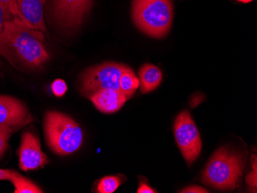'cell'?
<instances>
[{
	"mask_svg": "<svg viewBox=\"0 0 257 193\" xmlns=\"http://www.w3.org/2000/svg\"><path fill=\"white\" fill-rule=\"evenodd\" d=\"M119 91L123 93L127 99H131L136 90L140 86V80L134 74V71L131 68H127L126 70L122 73L119 78Z\"/></svg>",
	"mask_w": 257,
	"mask_h": 193,
	"instance_id": "4fadbf2b",
	"label": "cell"
},
{
	"mask_svg": "<svg viewBox=\"0 0 257 193\" xmlns=\"http://www.w3.org/2000/svg\"><path fill=\"white\" fill-rule=\"evenodd\" d=\"M0 55L21 71L40 69L50 59L43 32L18 20L6 22L0 34Z\"/></svg>",
	"mask_w": 257,
	"mask_h": 193,
	"instance_id": "6da1fadb",
	"label": "cell"
},
{
	"mask_svg": "<svg viewBox=\"0 0 257 193\" xmlns=\"http://www.w3.org/2000/svg\"><path fill=\"white\" fill-rule=\"evenodd\" d=\"M127 68L125 65L112 62L88 68L81 74L79 79L81 94L89 99L102 89L119 90V78Z\"/></svg>",
	"mask_w": 257,
	"mask_h": 193,
	"instance_id": "5b68a950",
	"label": "cell"
},
{
	"mask_svg": "<svg viewBox=\"0 0 257 193\" xmlns=\"http://www.w3.org/2000/svg\"><path fill=\"white\" fill-rule=\"evenodd\" d=\"M10 20V17H9L7 13L6 12V10H4V7L0 4V34L3 33L4 29V25H5L6 22L9 21Z\"/></svg>",
	"mask_w": 257,
	"mask_h": 193,
	"instance_id": "d6986e66",
	"label": "cell"
},
{
	"mask_svg": "<svg viewBox=\"0 0 257 193\" xmlns=\"http://www.w3.org/2000/svg\"><path fill=\"white\" fill-rule=\"evenodd\" d=\"M137 192L138 193H155L157 192L155 189L151 188L150 185H148L147 182L143 180H140V186H139L138 189H137Z\"/></svg>",
	"mask_w": 257,
	"mask_h": 193,
	"instance_id": "44dd1931",
	"label": "cell"
},
{
	"mask_svg": "<svg viewBox=\"0 0 257 193\" xmlns=\"http://www.w3.org/2000/svg\"><path fill=\"white\" fill-rule=\"evenodd\" d=\"M44 129L47 144L57 155H70L83 144V131L79 125L61 112H47L45 116Z\"/></svg>",
	"mask_w": 257,
	"mask_h": 193,
	"instance_id": "277c9868",
	"label": "cell"
},
{
	"mask_svg": "<svg viewBox=\"0 0 257 193\" xmlns=\"http://www.w3.org/2000/svg\"><path fill=\"white\" fill-rule=\"evenodd\" d=\"M89 99L98 110L111 114L119 111L128 99L117 89H102L92 95Z\"/></svg>",
	"mask_w": 257,
	"mask_h": 193,
	"instance_id": "8fae6325",
	"label": "cell"
},
{
	"mask_svg": "<svg viewBox=\"0 0 257 193\" xmlns=\"http://www.w3.org/2000/svg\"><path fill=\"white\" fill-rule=\"evenodd\" d=\"M180 192L183 193H207L208 191L205 189L203 187L196 186V185H193V186H189L187 188H184Z\"/></svg>",
	"mask_w": 257,
	"mask_h": 193,
	"instance_id": "7402d4cb",
	"label": "cell"
},
{
	"mask_svg": "<svg viewBox=\"0 0 257 193\" xmlns=\"http://www.w3.org/2000/svg\"><path fill=\"white\" fill-rule=\"evenodd\" d=\"M21 21L33 30L47 33L45 24L43 0H17Z\"/></svg>",
	"mask_w": 257,
	"mask_h": 193,
	"instance_id": "30bf717a",
	"label": "cell"
},
{
	"mask_svg": "<svg viewBox=\"0 0 257 193\" xmlns=\"http://www.w3.org/2000/svg\"><path fill=\"white\" fill-rule=\"evenodd\" d=\"M0 4L6 10L10 20H18L21 21L17 0H0Z\"/></svg>",
	"mask_w": 257,
	"mask_h": 193,
	"instance_id": "e0dca14e",
	"label": "cell"
},
{
	"mask_svg": "<svg viewBox=\"0 0 257 193\" xmlns=\"http://www.w3.org/2000/svg\"><path fill=\"white\" fill-rule=\"evenodd\" d=\"M13 170L0 169V180H10Z\"/></svg>",
	"mask_w": 257,
	"mask_h": 193,
	"instance_id": "603a6c76",
	"label": "cell"
},
{
	"mask_svg": "<svg viewBox=\"0 0 257 193\" xmlns=\"http://www.w3.org/2000/svg\"><path fill=\"white\" fill-rule=\"evenodd\" d=\"M238 2L242 3V4H249L252 2V0H237Z\"/></svg>",
	"mask_w": 257,
	"mask_h": 193,
	"instance_id": "cb8c5ba5",
	"label": "cell"
},
{
	"mask_svg": "<svg viewBox=\"0 0 257 193\" xmlns=\"http://www.w3.org/2000/svg\"><path fill=\"white\" fill-rule=\"evenodd\" d=\"M244 168L240 154L221 147L209 159L203 173V182L216 189L231 191L239 184Z\"/></svg>",
	"mask_w": 257,
	"mask_h": 193,
	"instance_id": "7a4b0ae2",
	"label": "cell"
},
{
	"mask_svg": "<svg viewBox=\"0 0 257 193\" xmlns=\"http://www.w3.org/2000/svg\"><path fill=\"white\" fill-rule=\"evenodd\" d=\"M122 184V178L119 176H106L102 178L97 185V191L99 193H112L117 190Z\"/></svg>",
	"mask_w": 257,
	"mask_h": 193,
	"instance_id": "9a60e30c",
	"label": "cell"
},
{
	"mask_svg": "<svg viewBox=\"0 0 257 193\" xmlns=\"http://www.w3.org/2000/svg\"><path fill=\"white\" fill-rule=\"evenodd\" d=\"M19 156L20 168L26 172L43 168L49 162L48 157L42 151L40 139L30 132L22 135Z\"/></svg>",
	"mask_w": 257,
	"mask_h": 193,
	"instance_id": "ba28073f",
	"label": "cell"
},
{
	"mask_svg": "<svg viewBox=\"0 0 257 193\" xmlns=\"http://www.w3.org/2000/svg\"><path fill=\"white\" fill-rule=\"evenodd\" d=\"M246 182H247L248 185H249V187L251 188V190L254 191V192H256V172L254 171L253 172H250V173L248 175L247 178H246Z\"/></svg>",
	"mask_w": 257,
	"mask_h": 193,
	"instance_id": "ffe728a7",
	"label": "cell"
},
{
	"mask_svg": "<svg viewBox=\"0 0 257 193\" xmlns=\"http://www.w3.org/2000/svg\"><path fill=\"white\" fill-rule=\"evenodd\" d=\"M14 130V128L8 125H0V158L7 150L9 139Z\"/></svg>",
	"mask_w": 257,
	"mask_h": 193,
	"instance_id": "2e32d148",
	"label": "cell"
},
{
	"mask_svg": "<svg viewBox=\"0 0 257 193\" xmlns=\"http://www.w3.org/2000/svg\"><path fill=\"white\" fill-rule=\"evenodd\" d=\"M33 121L21 101L11 96H0V125H8L17 130Z\"/></svg>",
	"mask_w": 257,
	"mask_h": 193,
	"instance_id": "9c48e42d",
	"label": "cell"
},
{
	"mask_svg": "<svg viewBox=\"0 0 257 193\" xmlns=\"http://www.w3.org/2000/svg\"><path fill=\"white\" fill-rule=\"evenodd\" d=\"M134 24L154 38L166 37L171 28L173 8L171 0H133Z\"/></svg>",
	"mask_w": 257,
	"mask_h": 193,
	"instance_id": "3957f363",
	"label": "cell"
},
{
	"mask_svg": "<svg viewBox=\"0 0 257 193\" xmlns=\"http://www.w3.org/2000/svg\"><path fill=\"white\" fill-rule=\"evenodd\" d=\"M174 135L183 158L189 165H191L200 155L202 141L200 132L188 111H183L175 120Z\"/></svg>",
	"mask_w": 257,
	"mask_h": 193,
	"instance_id": "8992f818",
	"label": "cell"
},
{
	"mask_svg": "<svg viewBox=\"0 0 257 193\" xmlns=\"http://www.w3.org/2000/svg\"><path fill=\"white\" fill-rule=\"evenodd\" d=\"M10 180L15 187V190H14L15 193L43 192V190L38 185L33 183L31 180L20 175L14 170H13V173H12V176Z\"/></svg>",
	"mask_w": 257,
	"mask_h": 193,
	"instance_id": "5bb4252c",
	"label": "cell"
},
{
	"mask_svg": "<svg viewBox=\"0 0 257 193\" xmlns=\"http://www.w3.org/2000/svg\"><path fill=\"white\" fill-rule=\"evenodd\" d=\"M92 4L93 0H53L52 13L60 27L75 30L82 25Z\"/></svg>",
	"mask_w": 257,
	"mask_h": 193,
	"instance_id": "52a82bcc",
	"label": "cell"
},
{
	"mask_svg": "<svg viewBox=\"0 0 257 193\" xmlns=\"http://www.w3.org/2000/svg\"><path fill=\"white\" fill-rule=\"evenodd\" d=\"M140 90L143 93H150L157 89L163 79L161 70L152 64H145L140 68Z\"/></svg>",
	"mask_w": 257,
	"mask_h": 193,
	"instance_id": "7c38bea8",
	"label": "cell"
},
{
	"mask_svg": "<svg viewBox=\"0 0 257 193\" xmlns=\"http://www.w3.org/2000/svg\"><path fill=\"white\" fill-rule=\"evenodd\" d=\"M43 1H44V3H46L47 0H43Z\"/></svg>",
	"mask_w": 257,
	"mask_h": 193,
	"instance_id": "d4e9b609",
	"label": "cell"
},
{
	"mask_svg": "<svg viewBox=\"0 0 257 193\" xmlns=\"http://www.w3.org/2000/svg\"><path fill=\"white\" fill-rule=\"evenodd\" d=\"M67 89V85L63 79H56L51 85V89L53 94L57 97H62L64 96Z\"/></svg>",
	"mask_w": 257,
	"mask_h": 193,
	"instance_id": "ac0fdd59",
	"label": "cell"
}]
</instances>
